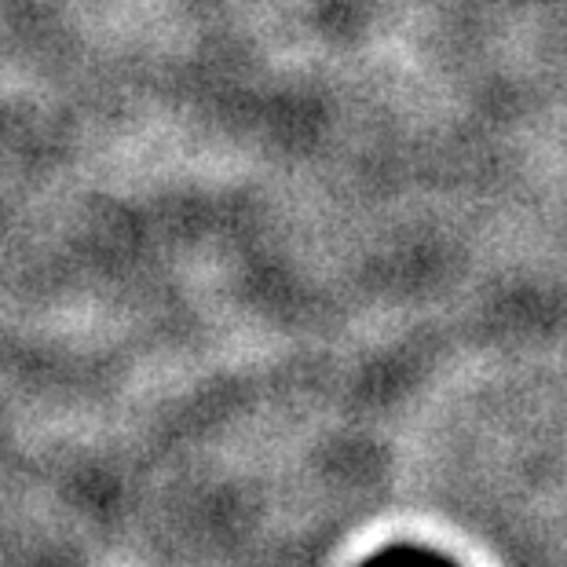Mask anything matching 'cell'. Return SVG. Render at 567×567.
<instances>
[{"instance_id": "1", "label": "cell", "mask_w": 567, "mask_h": 567, "mask_svg": "<svg viewBox=\"0 0 567 567\" xmlns=\"http://www.w3.org/2000/svg\"><path fill=\"white\" fill-rule=\"evenodd\" d=\"M359 567H454V564L436 557V553L414 549V546H392V549L378 553V557L363 560Z\"/></svg>"}]
</instances>
